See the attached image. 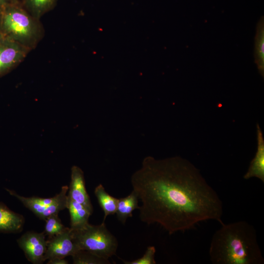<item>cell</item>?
Returning <instances> with one entry per match:
<instances>
[{"label":"cell","instance_id":"1","mask_svg":"<svg viewBox=\"0 0 264 264\" xmlns=\"http://www.w3.org/2000/svg\"><path fill=\"white\" fill-rule=\"evenodd\" d=\"M131 181L141 203V221L158 224L170 235L193 229L203 221L222 222L223 205L219 195L185 158L147 156Z\"/></svg>","mask_w":264,"mask_h":264},{"label":"cell","instance_id":"2","mask_svg":"<svg viewBox=\"0 0 264 264\" xmlns=\"http://www.w3.org/2000/svg\"><path fill=\"white\" fill-rule=\"evenodd\" d=\"M213 235L209 247L214 264H263L264 259L253 225L246 221L223 222Z\"/></svg>","mask_w":264,"mask_h":264},{"label":"cell","instance_id":"3","mask_svg":"<svg viewBox=\"0 0 264 264\" xmlns=\"http://www.w3.org/2000/svg\"><path fill=\"white\" fill-rule=\"evenodd\" d=\"M71 231L78 250H87L107 259L116 254L117 240L108 230L105 222L97 225L88 223L80 229Z\"/></svg>","mask_w":264,"mask_h":264},{"label":"cell","instance_id":"4","mask_svg":"<svg viewBox=\"0 0 264 264\" xmlns=\"http://www.w3.org/2000/svg\"><path fill=\"white\" fill-rule=\"evenodd\" d=\"M0 11V26L8 38L22 45L31 43L36 39V25L21 6L14 2L6 3Z\"/></svg>","mask_w":264,"mask_h":264},{"label":"cell","instance_id":"5","mask_svg":"<svg viewBox=\"0 0 264 264\" xmlns=\"http://www.w3.org/2000/svg\"><path fill=\"white\" fill-rule=\"evenodd\" d=\"M45 236L44 232L27 231L17 240L27 259L33 264H41L45 261L47 247Z\"/></svg>","mask_w":264,"mask_h":264},{"label":"cell","instance_id":"6","mask_svg":"<svg viewBox=\"0 0 264 264\" xmlns=\"http://www.w3.org/2000/svg\"><path fill=\"white\" fill-rule=\"evenodd\" d=\"M46 243L45 261L65 259L67 256H72L78 250L73 242L69 227H66L62 233L48 238Z\"/></svg>","mask_w":264,"mask_h":264},{"label":"cell","instance_id":"7","mask_svg":"<svg viewBox=\"0 0 264 264\" xmlns=\"http://www.w3.org/2000/svg\"><path fill=\"white\" fill-rule=\"evenodd\" d=\"M67 197L85 206L91 214L93 206L86 190L84 172L77 166L71 169V181L68 187Z\"/></svg>","mask_w":264,"mask_h":264},{"label":"cell","instance_id":"8","mask_svg":"<svg viewBox=\"0 0 264 264\" xmlns=\"http://www.w3.org/2000/svg\"><path fill=\"white\" fill-rule=\"evenodd\" d=\"M25 47L19 43L6 38L0 43V74L17 64L25 56Z\"/></svg>","mask_w":264,"mask_h":264},{"label":"cell","instance_id":"9","mask_svg":"<svg viewBox=\"0 0 264 264\" xmlns=\"http://www.w3.org/2000/svg\"><path fill=\"white\" fill-rule=\"evenodd\" d=\"M257 151L243 178L247 180L256 177L264 183V138L258 124H257Z\"/></svg>","mask_w":264,"mask_h":264},{"label":"cell","instance_id":"10","mask_svg":"<svg viewBox=\"0 0 264 264\" xmlns=\"http://www.w3.org/2000/svg\"><path fill=\"white\" fill-rule=\"evenodd\" d=\"M24 222L22 215L12 211L4 203L0 202V233L20 232Z\"/></svg>","mask_w":264,"mask_h":264},{"label":"cell","instance_id":"11","mask_svg":"<svg viewBox=\"0 0 264 264\" xmlns=\"http://www.w3.org/2000/svg\"><path fill=\"white\" fill-rule=\"evenodd\" d=\"M67 209L70 214L71 230L80 229L88 223L92 214L83 205L68 198Z\"/></svg>","mask_w":264,"mask_h":264},{"label":"cell","instance_id":"12","mask_svg":"<svg viewBox=\"0 0 264 264\" xmlns=\"http://www.w3.org/2000/svg\"><path fill=\"white\" fill-rule=\"evenodd\" d=\"M12 196L18 199L24 206L38 217L46 208L57 198V195L50 198H42L36 197H24L18 194L15 191L5 188Z\"/></svg>","mask_w":264,"mask_h":264},{"label":"cell","instance_id":"13","mask_svg":"<svg viewBox=\"0 0 264 264\" xmlns=\"http://www.w3.org/2000/svg\"><path fill=\"white\" fill-rule=\"evenodd\" d=\"M138 198L136 193L132 192L125 198H118L116 215L118 220L125 224L127 219L132 216V212L138 209Z\"/></svg>","mask_w":264,"mask_h":264},{"label":"cell","instance_id":"14","mask_svg":"<svg viewBox=\"0 0 264 264\" xmlns=\"http://www.w3.org/2000/svg\"><path fill=\"white\" fill-rule=\"evenodd\" d=\"M94 194L99 204L104 212L103 222L108 216L114 215L116 213L118 198L108 194L104 187L100 184L94 189Z\"/></svg>","mask_w":264,"mask_h":264},{"label":"cell","instance_id":"15","mask_svg":"<svg viewBox=\"0 0 264 264\" xmlns=\"http://www.w3.org/2000/svg\"><path fill=\"white\" fill-rule=\"evenodd\" d=\"M255 62L259 73L264 76V20L261 18L258 22L255 37Z\"/></svg>","mask_w":264,"mask_h":264},{"label":"cell","instance_id":"16","mask_svg":"<svg viewBox=\"0 0 264 264\" xmlns=\"http://www.w3.org/2000/svg\"><path fill=\"white\" fill-rule=\"evenodd\" d=\"M68 190L67 186H63L60 193L57 195V197L56 200L38 217L41 220H45L49 216L58 214L60 211L67 208L68 197L66 193Z\"/></svg>","mask_w":264,"mask_h":264},{"label":"cell","instance_id":"17","mask_svg":"<svg viewBox=\"0 0 264 264\" xmlns=\"http://www.w3.org/2000/svg\"><path fill=\"white\" fill-rule=\"evenodd\" d=\"M56 0H23L26 8L36 18H40L51 9Z\"/></svg>","mask_w":264,"mask_h":264},{"label":"cell","instance_id":"18","mask_svg":"<svg viewBox=\"0 0 264 264\" xmlns=\"http://www.w3.org/2000/svg\"><path fill=\"white\" fill-rule=\"evenodd\" d=\"M74 264H109V259L97 256L85 250L79 249L72 256Z\"/></svg>","mask_w":264,"mask_h":264},{"label":"cell","instance_id":"19","mask_svg":"<svg viewBox=\"0 0 264 264\" xmlns=\"http://www.w3.org/2000/svg\"><path fill=\"white\" fill-rule=\"evenodd\" d=\"M58 214L51 215L45 220L46 223L44 232L48 238L62 233L66 228L62 224Z\"/></svg>","mask_w":264,"mask_h":264},{"label":"cell","instance_id":"20","mask_svg":"<svg viewBox=\"0 0 264 264\" xmlns=\"http://www.w3.org/2000/svg\"><path fill=\"white\" fill-rule=\"evenodd\" d=\"M156 249L154 246H148L144 253L141 258L132 261L122 260L125 264H155L154 259Z\"/></svg>","mask_w":264,"mask_h":264},{"label":"cell","instance_id":"21","mask_svg":"<svg viewBox=\"0 0 264 264\" xmlns=\"http://www.w3.org/2000/svg\"><path fill=\"white\" fill-rule=\"evenodd\" d=\"M48 264H67L68 262L65 259H54L48 260Z\"/></svg>","mask_w":264,"mask_h":264},{"label":"cell","instance_id":"22","mask_svg":"<svg viewBox=\"0 0 264 264\" xmlns=\"http://www.w3.org/2000/svg\"><path fill=\"white\" fill-rule=\"evenodd\" d=\"M15 0H0V1L3 4L13 3V1Z\"/></svg>","mask_w":264,"mask_h":264},{"label":"cell","instance_id":"23","mask_svg":"<svg viewBox=\"0 0 264 264\" xmlns=\"http://www.w3.org/2000/svg\"><path fill=\"white\" fill-rule=\"evenodd\" d=\"M6 38L4 37L3 34L0 32V43L3 41Z\"/></svg>","mask_w":264,"mask_h":264},{"label":"cell","instance_id":"24","mask_svg":"<svg viewBox=\"0 0 264 264\" xmlns=\"http://www.w3.org/2000/svg\"><path fill=\"white\" fill-rule=\"evenodd\" d=\"M4 4H3L2 3H1L0 1V10L1 9L2 7L3 6V5H4Z\"/></svg>","mask_w":264,"mask_h":264}]
</instances>
